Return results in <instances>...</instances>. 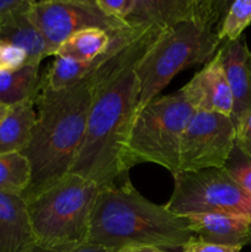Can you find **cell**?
I'll use <instances>...</instances> for the list:
<instances>
[{
	"instance_id": "6da1fadb",
	"label": "cell",
	"mask_w": 251,
	"mask_h": 252,
	"mask_svg": "<svg viewBox=\"0 0 251 252\" xmlns=\"http://www.w3.org/2000/svg\"><path fill=\"white\" fill-rule=\"evenodd\" d=\"M164 31L159 25H138L115 36L98 66L83 144L69 174L93 180L101 189L127 177L125 154L138 115V66Z\"/></svg>"
},
{
	"instance_id": "7a4b0ae2",
	"label": "cell",
	"mask_w": 251,
	"mask_h": 252,
	"mask_svg": "<svg viewBox=\"0 0 251 252\" xmlns=\"http://www.w3.org/2000/svg\"><path fill=\"white\" fill-rule=\"evenodd\" d=\"M102 58L90 74L70 88L61 91L39 89L34 98L36 123L29 144L21 152L31 167L25 199L46 191L70 172L85 137Z\"/></svg>"
},
{
	"instance_id": "3957f363",
	"label": "cell",
	"mask_w": 251,
	"mask_h": 252,
	"mask_svg": "<svg viewBox=\"0 0 251 252\" xmlns=\"http://www.w3.org/2000/svg\"><path fill=\"white\" fill-rule=\"evenodd\" d=\"M192 238L186 219L148 201L125 179L98 192L88 244L115 252L139 245L167 251L182 250Z\"/></svg>"
},
{
	"instance_id": "277c9868",
	"label": "cell",
	"mask_w": 251,
	"mask_h": 252,
	"mask_svg": "<svg viewBox=\"0 0 251 252\" xmlns=\"http://www.w3.org/2000/svg\"><path fill=\"white\" fill-rule=\"evenodd\" d=\"M100 189L93 180L68 174L46 191L26 199L34 244L56 250L86 245Z\"/></svg>"
},
{
	"instance_id": "5b68a950",
	"label": "cell",
	"mask_w": 251,
	"mask_h": 252,
	"mask_svg": "<svg viewBox=\"0 0 251 252\" xmlns=\"http://www.w3.org/2000/svg\"><path fill=\"white\" fill-rule=\"evenodd\" d=\"M223 15L194 17L164 29L138 66L140 83L138 112L157 97L180 71L208 63L216 56L221 46L218 29Z\"/></svg>"
},
{
	"instance_id": "8992f818",
	"label": "cell",
	"mask_w": 251,
	"mask_h": 252,
	"mask_svg": "<svg viewBox=\"0 0 251 252\" xmlns=\"http://www.w3.org/2000/svg\"><path fill=\"white\" fill-rule=\"evenodd\" d=\"M194 112L181 89L148 102L138 112L129 133L125 154L126 171L134 165L153 162L165 167L172 176L176 175L182 134Z\"/></svg>"
},
{
	"instance_id": "52a82bcc",
	"label": "cell",
	"mask_w": 251,
	"mask_h": 252,
	"mask_svg": "<svg viewBox=\"0 0 251 252\" xmlns=\"http://www.w3.org/2000/svg\"><path fill=\"white\" fill-rule=\"evenodd\" d=\"M174 181V191L165 207L175 216L230 213L251 218V194L224 167L177 172Z\"/></svg>"
},
{
	"instance_id": "ba28073f",
	"label": "cell",
	"mask_w": 251,
	"mask_h": 252,
	"mask_svg": "<svg viewBox=\"0 0 251 252\" xmlns=\"http://www.w3.org/2000/svg\"><path fill=\"white\" fill-rule=\"evenodd\" d=\"M27 14L43 36L51 57L63 42L81 30L95 27L111 34H120L132 27L107 16L96 5L95 0H31Z\"/></svg>"
},
{
	"instance_id": "9c48e42d",
	"label": "cell",
	"mask_w": 251,
	"mask_h": 252,
	"mask_svg": "<svg viewBox=\"0 0 251 252\" xmlns=\"http://www.w3.org/2000/svg\"><path fill=\"white\" fill-rule=\"evenodd\" d=\"M235 137L231 117L196 111L182 134L179 172L223 169L235 149Z\"/></svg>"
},
{
	"instance_id": "30bf717a",
	"label": "cell",
	"mask_w": 251,
	"mask_h": 252,
	"mask_svg": "<svg viewBox=\"0 0 251 252\" xmlns=\"http://www.w3.org/2000/svg\"><path fill=\"white\" fill-rule=\"evenodd\" d=\"M229 2L223 0H134L127 24L166 27L194 17L224 14Z\"/></svg>"
},
{
	"instance_id": "8fae6325",
	"label": "cell",
	"mask_w": 251,
	"mask_h": 252,
	"mask_svg": "<svg viewBox=\"0 0 251 252\" xmlns=\"http://www.w3.org/2000/svg\"><path fill=\"white\" fill-rule=\"evenodd\" d=\"M181 91L194 111L216 112L233 117V95L218 52L206 63L203 69L182 86Z\"/></svg>"
},
{
	"instance_id": "7c38bea8",
	"label": "cell",
	"mask_w": 251,
	"mask_h": 252,
	"mask_svg": "<svg viewBox=\"0 0 251 252\" xmlns=\"http://www.w3.org/2000/svg\"><path fill=\"white\" fill-rule=\"evenodd\" d=\"M194 238L216 245L243 249L251 245V218L230 213H202L184 217Z\"/></svg>"
},
{
	"instance_id": "4fadbf2b",
	"label": "cell",
	"mask_w": 251,
	"mask_h": 252,
	"mask_svg": "<svg viewBox=\"0 0 251 252\" xmlns=\"http://www.w3.org/2000/svg\"><path fill=\"white\" fill-rule=\"evenodd\" d=\"M234 100L233 121L251 112V49L245 37L224 42L218 49Z\"/></svg>"
},
{
	"instance_id": "5bb4252c",
	"label": "cell",
	"mask_w": 251,
	"mask_h": 252,
	"mask_svg": "<svg viewBox=\"0 0 251 252\" xmlns=\"http://www.w3.org/2000/svg\"><path fill=\"white\" fill-rule=\"evenodd\" d=\"M33 244L26 199L0 192V252H26Z\"/></svg>"
},
{
	"instance_id": "9a60e30c",
	"label": "cell",
	"mask_w": 251,
	"mask_h": 252,
	"mask_svg": "<svg viewBox=\"0 0 251 252\" xmlns=\"http://www.w3.org/2000/svg\"><path fill=\"white\" fill-rule=\"evenodd\" d=\"M31 0L10 15L0 26V41H6L24 49L27 54V63L41 64L47 57H51L48 46L41 32L30 20L29 6Z\"/></svg>"
},
{
	"instance_id": "2e32d148",
	"label": "cell",
	"mask_w": 251,
	"mask_h": 252,
	"mask_svg": "<svg viewBox=\"0 0 251 252\" xmlns=\"http://www.w3.org/2000/svg\"><path fill=\"white\" fill-rule=\"evenodd\" d=\"M37 112L34 101L9 107L0 121V155L21 153L31 139Z\"/></svg>"
},
{
	"instance_id": "e0dca14e",
	"label": "cell",
	"mask_w": 251,
	"mask_h": 252,
	"mask_svg": "<svg viewBox=\"0 0 251 252\" xmlns=\"http://www.w3.org/2000/svg\"><path fill=\"white\" fill-rule=\"evenodd\" d=\"M41 85L38 64H25L15 70H0V103L12 107L34 101Z\"/></svg>"
},
{
	"instance_id": "ac0fdd59",
	"label": "cell",
	"mask_w": 251,
	"mask_h": 252,
	"mask_svg": "<svg viewBox=\"0 0 251 252\" xmlns=\"http://www.w3.org/2000/svg\"><path fill=\"white\" fill-rule=\"evenodd\" d=\"M115 36L117 34H111L105 30L95 27L81 30L63 42L53 57H66L76 61L94 62L107 53L112 46Z\"/></svg>"
},
{
	"instance_id": "d6986e66",
	"label": "cell",
	"mask_w": 251,
	"mask_h": 252,
	"mask_svg": "<svg viewBox=\"0 0 251 252\" xmlns=\"http://www.w3.org/2000/svg\"><path fill=\"white\" fill-rule=\"evenodd\" d=\"M100 59L98 58L94 62H84L66 58V57H54L53 61L41 74L39 89L48 91H61L70 88L90 74L97 65Z\"/></svg>"
},
{
	"instance_id": "ffe728a7",
	"label": "cell",
	"mask_w": 251,
	"mask_h": 252,
	"mask_svg": "<svg viewBox=\"0 0 251 252\" xmlns=\"http://www.w3.org/2000/svg\"><path fill=\"white\" fill-rule=\"evenodd\" d=\"M30 182L31 167L21 153L0 155V192L24 197Z\"/></svg>"
},
{
	"instance_id": "44dd1931",
	"label": "cell",
	"mask_w": 251,
	"mask_h": 252,
	"mask_svg": "<svg viewBox=\"0 0 251 252\" xmlns=\"http://www.w3.org/2000/svg\"><path fill=\"white\" fill-rule=\"evenodd\" d=\"M249 26H251V0L229 2L219 24V39L221 43L236 41L243 37Z\"/></svg>"
},
{
	"instance_id": "7402d4cb",
	"label": "cell",
	"mask_w": 251,
	"mask_h": 252,
	"mask_svg": "<svg viewBox=\"0 0 251 252\" xmlns=\"http://www.w3.org/2000/svg\"><path fill=\"white\" fill-rule=\"evenodd\" d=\"M224 169L228 174L251 194V159L241 154L238 149H234L230 159L225 164Z\"/></svg>"
},
{
	"instance_id": "603a6c76",
	"label": "cell",
	"mask_w": 251,
	"mask_h": 252,
	"mask_svg": "<svg viewBox=\"0 0 251 252\" xmlns=\"http://www.w3.org/2000/svg\"><path fill=\"white\" fill-rule=\"evenodd\" d=\"M27 64L24 49L6 41H0V70H15Z\"/></svg>"
},
{
	"instance_id": "cb8c5ba5",
	"label": "cell",
	"mask_w": 251,
	"mask_h": 252,
	"mask_svg": "<svg viewBox=\"0 0 251 252\" xmlns=\"http://www.w3.org/2000/svg\"><path fill=\"white\" fill-rule=\"evenodd\" d=\"M236 137L235 148L251 159V112L241 116L238 121H235Z\"/></svg>"
},
{
	"instance_id": "d4e9b609",
	"label": "cell",
	"mask_w": 251,
	"mask_h": 252,
	"mask_svg": "<svg viewBox=\"0 0 251 252\" xmlns=\"http://www.w3.org/2000/svg\"><path fill=\"white\" fill-rule=\"evenodd\" d=\"M95 2L101 11L105 12L107 16L127 24V19L133 10L134 0H95Z\"/></svg>"
},
{
	"instance_id": "484cf974",
	"label": "cell",
	"mask_w": 251,
	"mask_h": 252,
	"mask_svg": "<svg viewBox=\"0 0 251 252\" xmlns=\"http://www.w3.org/2000/svg\"><path fill=\"white\" fill-rule=\"evenodd\" d=\"M240 249L229 248V246L216 245V244H209L206 241H202L197 238H192L186 244L182 252H240Z\"/></svg>"
},
{
	"instance_id": "4316f807",
	"label": "cell",
	"mask_w": 251,
	"mask_h": 252,
	"mask_svg": "<svg viewBox=\"0 0 251 252\" xmlns=\"http://www.w3.org/2000/svg\"><path fill=\"white\" fill-rule=\"evenodd\" d=\"M26 252H115V251L110 250V249L101 248V246L91 245V244H86V245L81 246V248L74 249V250H56V249L43 248V246L33 244V245H32Z\"/></svg>"
},
{
	"instance_id": "83f0119b",
	"label": "cell",
	"mask_w": 251,
	"mask_h": 252,
	"mask_svg": "<svg viewBox=\"0 0 251 252\" xmlns=\"http://www.w3.org/2000/svg\"><path fill=\"white\" fill-rule=\"evenodd\" d=\"M27 0H0V26L10 15L24 6Z\"/></svg>"
},
{
	"instance_id": "f1b7e54d",
	"label": "cell",
	"mask_w": 251,
	"mask_h": 252,
	"mask_svg": "<svg viewBox=\"0 0 251 252\" xmlns=\"http://www.w3.org/2000/svg\"><path fill=\"white\" fill-rule=\"evenodd\" d=\"M117 252H167L164 249L155 248V246H128V248H123Z\"/></svg>"
},
{
	"instance_id": "f546056e",
	"label": "cell",
	"mask_w": 251,
	"mask_h": 252,
	"mask_svg": "<svg viewBox=\"0 0 251 252\" xmlns=\"http://www.w3.org/2000/svg\"><path fill=\"white\" fill-rule=\"evenodd\" d=\"M7 111H9V107H6V106H4V105H1V103H0V121L4 118V116L6 115Z\"/></svg>"
}]
</instances>
